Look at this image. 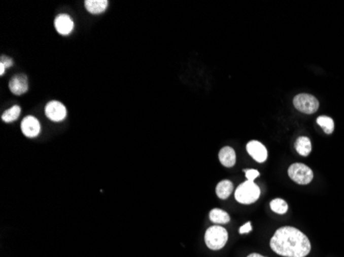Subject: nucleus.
I'll list each match as a JSON object with an SVG mask.
<instances>
[{"instance_id": "f257e3e1", "label": "nucleus", "mask_w": 344, "mask_h": 257, "mask_svg": "<svg viewBox=\"0 0 344 257\" xmlns=\"http://www.w3.org/2000/svg\"><path fill=\"white\" fill-rule=\"evenodd\" d=\"M270 247L275 253L285 257H305L312 250L308 238L292 227H285L275 232Z\"/></svg>"}, {"instance_id": "f03ea898", "label": "nucleus", "mask_w": 344, "mask_h": 257, "mask_svg": "<svg viewBox=\"0 0 344 257\" xmlns=\"http://www.w3.org/2000/svg\"><path fill=\"white\" fill-rule=\"evenodd\" d=\"M261 195L260 188L254 181H246L240 185L235 191V199L240 204H253Z\"/></svg>"}, {"instance_id": "7ed1b4c3", "label": "nucleus", "mask_w": 344, "mask_h": 257, "mask_svg": "<svg viewBox=\"0 0 344 257\" xmlns=\"http://www.w3.org/2000/svg\"><path fill=\"white\" fill-rule=\"evenodd\" d=\"M228 241V232L220 226H214L205 233V244L212 250L222 249Z\"/></svg>"}, {"instance_id": "20e7f679", "label": "nucleus", "mask_w": 344, "mask_h": 257, "mask_svg": "<svg viewBox=\"0 0 344 257\" xmlns=\"http://www.w3.org/2000/svg\"><path fill=\"white\" fill-rule=\"evenodd\" d=\"M289 176L290 178L295 181L298 185L301 186H306L309 185L314 179V172L313 170L307 167L304 164L296 163L290 166L289 168Z\"/></svg>"}, {"instance_id": "39448f33", "label": "nucleus", "mask_w": 344, "mask_h": 257, "mask_svg": "<svg viewBox=\"0 0 344 257\" xmlns=\"http://www.w3.org/2000/svg\"><path fill=\"white\" fill-rule=\"evenodd\" d=\"M294 105L300 113L313 115L318 112L320 107L319 100L309 94H299L294 98Z\"/></svg>"}, {"instance_id": "423d86ee", "label": "nucleus", "mask_w": 344, "mask_h": 257, "mask_svg": "<svg viewBox=\"0 0 344 257\" xmlns=\"http://www.w3.org/2000/svg\"><path fill=\"white\" fill-rule=\"evenodd\" d=\"M46 117L52 122H62L67 116L66 107L59 101H51L46 105L45 108Z\"/></svg>"}, {"instance_id": "0eeeda50", "label": "nucleus", "mask_w": 344, "mask_h": 257, "mask_svg": "<svg viewBox=\"0 0 344 257\" xmlns=\"http://www.w3.org/2000/svg\"><path fill=\"white\" fill-rule=\"evenodd\" d=\"M21 130L28 138H36L41 134L42 128L39 120L34 117L28 116L21 123Z\"/></svg>"}, {"instance_id": "6e6552de", "label": "nucleus", "mask_w": 344, "mask_h": 257, "mask_svg": "<svg viewBox=\"0 0 344 257\" xmlns=\"http://www.w3.org/2000/svg\"><path fill=\"white\" fill-rule=\"evenodd\" d=\"M55 28L61 35L71 34L75 28V23L72 17L67 14H60L55 19Z\"/></svg>"}, {"instance_id": "1a4fd4ad", "label": "nucleus", "mask_w": 344, "mask_h": 257, "mask_svg": "<svg viewBox=\"0 0 344 257\" xmlns=\"http://www.w3.org/2000/svg\"><path fill=\"white\" fill-rule=\"evenodd\" d=\"M247 151L249 155L258 163H264L267 160V150L259 141H250L247 145Z\"/></svg>"}, {"instance_id": "9d476101", "label": "nucleus", "mask_w": 344, "mask_h": 257, "mask_svg": "<svg viewBox=\"0 0 344 257\" xmlns=\"http://www.w3.org/2000/svg\"><path fill=\"white\" fill-rule=\"evenodd\" d=\"M10 90L15 95H23L28 91V80L24 75L15 76L10 82Z\"/></svg>"}, {"instance_id": "9b49d317", "label": "nucleus", "mask_w": 344, "mask_h": 257, "mask_svg": "<svg viewBox=\"0 0 344 257\" xmlns=\"http://www.w3.org/2000/svg\"><path fill=\"white\" fill-rule=\"evenodd\" d=\"M85 7L90 14L99 15L106 12L109 7V2L108 0H86Z\"/></svg>"}, {"instance_id": "f8f14e48", "label": "nucleus", "mask_w": 344, "mask_h": 257, "mask_svg": "<svg viewBox=\"0 0 344 257\" xmlns=\"http://www.w3.org/2000/svg\"><path fill=\"white\" fill-rule=\"evenodd\" d=\"M219 159L220 162L222 163L223 166L227 168H231L235 165L236 163V155L235 152L230 146H226V148L222 149L219 154Z\"/></svg>"}, {"instance_id": "ddd939ff", "label": "nucleus", "mask_w": 344, "mask_h": 257, "mask_svg": "<svg viewBox=\"0 0 344 257\" xmlns=\"http://www.w3.org/2000/svg\"><path fill=\"white\" fill-rule=\"evenodd\" d=\"M295 146H296V151L302 157L309 156L312 153V150H313V145H312L311 139H309L308 137H305V136L299 137L296 141Z\"/></svg>"}, {"instance_id": "4468645a", "label": "nucleus", "mask_w": 344, "mask_h": 257, "mask_svg": "<svg viewBox=\"0 0 344 257\" xmlns=\"http://www.w3.org/2000/svg\"><path fill=\"white\" fill-rule=\"evenodd\" d=\"M216 192H217V196L220 199L226 200L230 197V195L233 192V183L229 180H223L217 186Z\"/></svg>"}, {"instance_id": "2eb2a0df", "label": "nucleus", "mask_w": 344, "mask_h": 257, "mask_svg": "<svg viewBox=\"0 0 344 257\" xmlns=\"http://www.w3.org/2000/svg\"><path fill=\"white\" fill-rule=\"evenodd\" d=\"M210 218L213 223L217 225H225L230 222V216L227 212L221 209H213L210 213Z\"/></svg>"}, {"instance_id": "dca6fc26", "label": "nucleus", "mask_w": 344, "mask_h": 257, "mask_svg": "<svg viewBox=\"0 0 344 257\" xmlns=\"http://www.w3.org/2000/svg\"><path fill=\"white\" fill-rule=\"evenodd\" d=\"M20 115H21V107L18 105H15L12 108L6 110L2 116V119L5 123H13L18 120Z\"/></svg>"}, {"instance_id": "f3484780", "label": "nucleus", "mask_w": 344, "mask_h": 257, "mask_svg": "<svg viewBox=\"0 0 344 257\" xmlns=\"http://www.w3.org/2000/svg\"><path fill=\"white\" fill-rule=\"evenodd\" d=\"M317 123L320 127H322V129L324 130V132L326 134L329 135V134L333 133V131H334V121L331 118L325 117V116L320 117V118H318Z\"/></svg>"}, {"instance_id": "a211bd4d", "label": "nucleus", "mask_w": 344, "mask_h": 257, "mask_svg": "<svg viewBox=\"0 0 344 257\" xmlns=\"http://www.w3.org/2000/svg\"><path fill=\"white\" fill-rule=\"evenodd\" d=\"M270 208L273 212L278 214H285L288 211V204L283 199H274L270 203Z\"/></svg>"}, {"instance_id": "6ab92c4d", "label": "nucleus", "mask_w": 344, "mask_h": 257, "mask_svg": "<svg viewBox=\"0 0 344 257\" xmlns=\"http://www.w3.org/2000/svg\"><path fill=\"white\" fill-rule=\"evenodd\" d=\"M13 65H14L13 59H11L7 56H3L2 59H0V76H4L6 69L12 67Z\"/></svg>"}, {"instance_id": "aec40b11", "label": "nucleus", "mask_w": 344, "mask_h": 257, "mask_svg": "<svg viewBox=\"0 0 344 257\" xmlns=\"http://www.w3.org/2000/svg\"><path fill=\"white\" fill-rule=\"evenodd\" d=\"M245 172H246V176H247V178H248L249 181H254L258 176H260L259 171L254 170V169H252V170H247V171L245 170Z\"/></svg>"}, {"instance_id": "412c9836", "label": "nucleus", "mask_w": 344, "mask_h": 257, "mask_svg": "<svg viewBox=\"0 0 344 257\" xmlns=\"http://www.w3.org/2000/svg\"><path fill=\"white\" fill-rule=\"evenodd\" d=\"M251 231H252V224L251 223H247L246 225H244L242 228L239 229L240 234H248Z\"/></svg>"}, {"instance_id": "4be33fe9", "label": "nucleus", "mask_w": 344, "mask_h": 257, "mask_svg": "<svg viewBox=\"0 0 344 257\" xmlns=\"http://www.w3.org/2000/svg\"><path fill=\"white\" fill-rule=\"evenodd\" d=\"M248 257H264V256H262V255H260V254H258V253H253V254L249 255Z\"/></svg>"}]
</instances>
